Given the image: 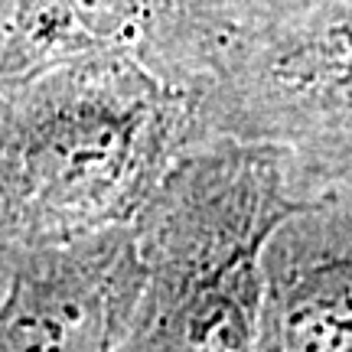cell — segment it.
I'll return each instance as SVG.
<instances>
[{
    "mask_svg": "<svg viewBox=\"0 0 352 352\" xmlns=\"http://www.w3.org/2000/svg\"><path fill=\"white\" fill-rule=\"evenodd\" d=\"M192 147L186 91L131 56L0 85V241L46 248L131 226Z\"/></svg>",
    "mask_w": 352,
    "mask_h": 352,
    "instance_id": "1",
    "label": "cell"
},
{
    "mask_svg": "<svg viewBox=\"0 0 352 352\" xmlns=\"http://www.w3.org/2000/svg\"><path fill=\"white\" fill-rule=\"evenodd\" d=\"M316 196L271 144H192L134 228L144 280L114 352H254L261 258L277 226Z\"/></svg>",
    "mask_w": 352,
    "mask_h": 352,
    "instance_id": "2",
    "label": "cell"
},
{
    "mask_svg": "<svg viewBox=\"0 0 352 352\" xmlns=\"http://www.w3.org/2000/svg\"><path fill=\"white\" fill-rule=\"evenodd\" d=\"M186 98L192 144H271L303 196L352 189V0H307L226 33Z\"/></svg>",
    "mask_w": 352,
    "mask_h": 352,
    "instance_id": "3",
    "label": "cell"
},
{
    "mask_svg": "<svg viewBox=\"0 0 352 352\" xmlns=\"http://www.w3.org/2000/svg\"><path fill=\"white\" fill-rule=\"evenodd\" d=\"M140 280L131 226L30 248L0 303V352H114Z\"/></svg>",
    "mask_w": 352,
    "mask_h": 352,
    "instance_id": "4",
    "label": "cell"
},
{
    "mask_svg": "<svg viewBox=\"0 0 352 352\" xmlns=\"http://www.w3.org/2000/svg\"><path fill=\"white\" fill-rule=\"evenodd\" d=\"M254 352H352V189L287 215L261 258Z\"/></svg>",
    "mask_w": 352,
    "mask_h": 352,
    "instance_id": "5",
    "label": "cell"
},
{
    "mask_svg": "<svg viewBox=\"0 0 352 352\" xmlns=\"http://www.w3.org/2000/svg\"><path fill=\"white\" fill-rule=\"evenodd\" d=\"M91 56H131L186 91L202 63L189 0H20L3 78Z\"/></svg>",
    "mask_w": 352,
    "mask_h": 352,
    "instance_id": "6",
    "label": "cell"
},
{
    "mask_svg": "<svg viewBox=\"0 0 352 352\" xmlns=\"http://www.w3.org/2000/svg\"><path fill=\"white\" fill-rule=\"evenodd\" d=\"M297 3H307V0H189L192 23H196L202 46L199 72L206 59H209V52L215 50V43L226 33H232V30H239L245 23H254V20H264V16L284 13L290 7H297Z\"/></svg>",
    "mask_w": 352,
    "mask_h": 352,
    "instance_id": "7",
    "label": "cell"
}]
</instances>
